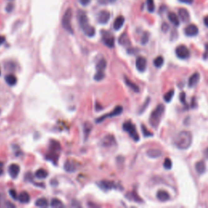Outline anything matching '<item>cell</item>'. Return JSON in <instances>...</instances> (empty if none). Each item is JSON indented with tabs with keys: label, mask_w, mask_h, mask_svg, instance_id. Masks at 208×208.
Returning <instances> with one entry per match:
<instances>
[{
	"label": "cell",
	"mask_w": 208,
	"mask_h": 208,
	"mask_svg": "<svg viewBox=\"0 0 208 208\" xmlns=\"http://www.w3.org/2000/svg\"><path fill=\"white\" fill-rule=\"evenodd\" d=\"M13 8H14V5H13V3H12V2H10L7 5L6 11L7 12H12Z\"/></svg>",
	"instance_id": "cell-41"
},
{
	"label": "cell",
	"mask_w": 208,
	"mask_h": 208,
	"mask_svg": "<svg viewBox=\"0 0 208 208\" xmlns=\"http://www.w3.org/2000/svg\"><path fill=\"white\" fill-rule=\"evenodd\" d=\"M5 80L6 82L7 83V85H11V86H13L17 84V76L13 74H8L5 76Z\"/></svg>",
	"instance_id": "cell-22"
},
{
	"label": "cell",
	"mask_w": 208,
	"mask_h": 208,
	"mask_svg": "<svg viewBox=\"0 0 208 208\" xmlns=\"http://www.w3.org/2000/svg\"><path fill=\"white\" fill-rule=\"evenodd\" d=\"M107 68V61L104 59H102L96 64V69L97 71H104V69Z\"/></svg>",
	"instance_id": "cell-30"
},
{
	"label": "cell",
	"mask_w": 208,
	"mask_h": 208,
	"mask_svg": "<svg viewBox=\"0 0 208 208\" xmlns=\"http://www.w3.org/2000/svg\"><path fill=\"white\" fill-rule=\"evenodd\" d=\"M102 39H103V43L107 46V47L112 48L114 47V45H115V37H113V35L110 33L109 32H106L103 31L102 33Z\"/></svg>",
	"instance_id": "cell-7"
},
{
	"label": "cell",
	"mask_w": 208,
	"mask_h": 208,
	"mask_svg": "<svg viewBox=\"0 0 208 208\" xmlns=\"http://www.w3.org/2000/svg\"><path fill=\"white\" fill-rule=\"evenodd\" d=\"M107 1L108 2H115L116 0H107Z\"/></svg>",
	"instance_id": "cell-52"
},
{
	"label": "cell",
	"mask_w": 208,
	"mask_h": 208,
	"mask_svg": "<svg viewBox=\"0 0 208 208\" xmlns=\"http://www.w3.org/2000/svg\"><path fill=\"white\" fill-rule=\"evenodd\" d=\"M8 1H10V2H12V1H13V0H8Z\"/></svg>",
	"instance_id": "cell-53"
},
{
	"label": "cell",
	"mask_w": 208,
	"mask_h": 208,
	"mask_svg": "<svg viewBox=\"0 0 208 208\" xmlns=\"http://www.w3.org/2000/svg\"><path fill=\"white\" fill-rule=\"evenodd\" d=\"M119 43L122 46H129L130 44H131L130 43V40L129 38H128V36L127 33H124L120 37H119Z\"/></svg>",
	"instance_id": "cell-21"
},
{
	"label": "cell",
	"mask_w": 208,
	"mask_h": 208,
	"mask_svg": "<svg viewBox=\"0 0 208 208\" xmlns=\"http://www.w3.org/2000/svg\"><path fill=\"white\" fill-rule=\"evenodd\" d=\"M110 17H111V14H110L109 12L107 10H103L98 14L97 20L99 23L105 25V24H107L109 21Z\"/></svg>",
	"instance_id": "cell-9"
},
{
	"label": "cell",
	"mask_w": 208,
	"mask_h": 208,
	"mask_svg": "<svg viewBox=\"0 0 208 208\" xmlns=\"http://www.w3.org/2000/svg\"><path fill=\"white\" fill-rule=\"evenodd\" d=\"M18 200L21 203H28L30 201V196L28 194V192L23 191L18 196Z\"/></svg>",
	"instance_id": "cell-19"
},
{
	"label": "cell",
	"mask_w": 208,
	"mask_h": 208,
	"mask_svg": "<svg viewBox=\"0 0 208 208\" xmlns=\"http://www.w3.org/2000/svg\"><path fill=\"white\" fill-rule=\"evenodd\" d=\"M204 156H205L206 159H208V148H206L205 151H204Z\"/></svg>",
	"instance_id": "cell-50"
},
{
	"label": "cell",
	"mask_w": 208,
	"mask_h": 208,
	"mask_svg": "<svg viewBox=\"0 0 208 208\" xmlns=\"http://www.w3.org/2000/svg\"><path fill=\"white\" fill-rule=\"evenodd\" d=\"M9 194H10L11 197H12L13 199H15V200L18 199V195H17V191H16L15 190H11L10 191H9Z\"/></svg>",
	"instance_id": "cell-40"
},
{
	"label": "cell",
	"mask_w": 208,
	"mask_h": 208,
	"mask_svg": "<svg viewBox=\"0 0 208 208\" xmlns=\"http://www.w3.org/2000/svg\"><path fill=\"white\" fill-rule=\"evenodd\" d=\"M157 198L161 202H166L170 198V195L167 191L165 190H159L157 193Z\"/></svg>",
	"instance_id": "cell-16"
},
{
	"label": "cell",
	"mask_w": 208,
	"mask_h": 208,
	"mask_svg": "<svg viewBox=\"0 0 208 208\" xmlns=\"http://www.w3.org/2000/svg\"><path fill=\"white\" fill-rule=\"evenodd\" d=\"M48 176L47 171H46L45 169L40 168L38 169L35 173V177L38 179H45Z\"/></svg>",
	"instance_id": "cell-27"
},
{
	"label": "cell",
	"mask_w": 208,
	"mask_h": 208,
	"mask_svg": "<svg viewBox=\"0 0 208 208\" xmlns=\"http://www.w3.org/2000/svg\"><path fill=\"white\" fill-rule=\"evenodd\" d=\"M93 128V126L90 123H89V122H86V123H85L84 126H83V129H84V135H85V140H86L87 138H89V135L90 133L91 130Z\"/></svg>",
	"instance_id": "cell-23"
},
{
	"label": "cell",
	"mask_w": 208,
	"mask_h": 208,
	"mask_svg": "<svg viewBox=\"0 0 208 208\" xmlns=\"http://www.w3.org/2000/svg\"><path fill=\"white\" fill-rule=\"evenodd\" d=\"M21 171V168H20V166L18 164H16V163H12L8 167V172L10 176L12 178H17L18 177L19 173Z\"/></svg>",
	"instance_id": "cell-12"
},
{
	"label": "cell",
	"mask_w": 208,
	"mask_h": 208,
	"mask_svg": "<svg viewBox=\"0 0 208 208\" xmlns=\"http://www.w3.org/2000/svg\"><path fill=\"white\" fill-rule=\"evenodd\" d=\"M123 128H124V131H126V132L129 133L130 137H131L134 141L137 142V141L139 140V136H138V133H137L136 127L134 126V124H132V122H124V124H123Z\"/></svg>",
	"instance_id": "cell-5"
},
{
	"label": "cell",
	"mask_w": 208,
	"mask_h": 208,
	"mask_svg": "<svg viewBox=\"0 0 208 208\" xmlns=\"http://www.w3.org/2000/svg\"><path fill=\"white\" fill-rule=\"evenodd\" d=\"M146 155L147 156L150 157V158H152V159H156V158H159L162 155V152L161 151L158 150V149H151V150H148L147 152H146Z\"/></svg>",
	"instance_id": "cell-18"
},
{
	"label": "cell",
	"mask_w": 208,
	"mask_h": 208,
	"mask_svg": "<svg viewBox=\"0 0 208 208\" xmlns=\"http://www.w3.org/2000/svg\"><path fill=\"white\" fill-rule=\"evenodd\" d=\"M200 80V74L198 72H195L194 74L192 75L191 76L189 79V81H188V85L190 87H194L196 85L198 84V81Z\"/></svg>",
	"instance_id": "cell-13"
},
{
	"label": "cell",
	"mask_w": 208,
	"mask_h": 208,
	"mask_svg": "<svg viewBox=\"0 0 208 208\" xmlns=\"http://www.w3.org/2000/svg\"><path fill=\"white\" fill-rule=\"evenodd\" d=\"M99 186L103 189V190H111L112 188L115 187V184L112 181H102L99 182Z\"/></svg>",
	"instance_id": "cell-20"
},
{
	"label": "cell",
	"mask_w": 208,
	"mask_h": 208,
	"mask_svg": "<svg viewBox=\"0 0 208 208\" xmlns=\"http://www.w3.org/2000/svg\"><path fill=\"white\" fill-rule=\"evenodd\" d=\"M180 100H181V102L183 104H185L186 105V93H184V92H182L181 94H180Z\"/></svg>",
	"instance_id": "cell-42"
},
{
	"label": "cell",
	"mask_w": 208,
	"mask_h": 208,
	"mask_svg": "<svg viewBox=\"0 0 208 208\" xmlns=\"http://www.w3.org/2000/svg\"><path fill=\"white\" fill-rule=\"evenodd\" d=\"M127 197H128L129 199L131 200H133L134 202H142V198L139 197V196L138 195V194H137L136 192H131L130 194H128V195H127Z\"/></svg>",
	"instance_id": "cell-31"
},
{
	"label": "cell",
	"mask_w": 208,
	"mask_h": 208,
	"mask_svg": "<svg viewBox=\"0 0 208 208\" xmlns=\"http://www.w3.org/2000/svg\"><path fill=\"white\" fill-rule=\"evenodd\" d=\"M122 111H123V107H122L121 106H117L113 111H111V113L107 114V115H103V116H101V117H99V119L96 120V122H97V123H100V122L105 120L106 118H111L114 117V116H116V115H120V114L122 113Z\"/></svg>",
	"instance_id": "cell-8"
},
{
	"label": "cell",
	"mask_w": 208,
	"mask_h": 208,
	"mask_svg": "<svg viewBox=\"0 0 208 208\" xmlns=\"http://www.w3.org/2000/svg\"><path fill=\"white\" fill-rule=\"evenodd\" d=\"M193 142V135L189 131H181L176 137L174 143L177 148L186 150L191 146Z\"/></svg>",
	"instance_id": "cell-1"
},
{
	"label": "cell",
	"mask_w": 208,
	"mask_h": 208,
	"mask_svg": "<svg viewBox=\"0 0 208 208\" xmlns=\"http://www.w3.org/2000/svg\"><path fill=\"white\" fill-rule=\"evenodd\" d=\"M4 41H5V37H4V36L0 35V46L2 45V44L4 43Z\"/></svg>",
	"instance_id": "cell-47"
},
{
	"label": "cell",
	"mask_w": 208,
	"mask_h": 208,
	"mask_svg": "<svg viewBox=\"0 0 208 208\" xmlns=\"http://www.w3.org/2000/svg\"><path fill=\"white\" fill-rule=\"evenodd\" d=\"M77 17H78L79 25L80 26V29H82L84 33L88 37H93L95 34V29L94 27L91 26L89 24L88 18H87L86 13L83 12V11H78L77 13Z\"/></svg>",
	"instance_id": "cell-2"
},
{
	"label": "cell",
	"mask_w": 208,
	"mask_h": 208,
	"mask_svg": "<svg viewBox=\"0 0 208 208\" xmlns=\"http://www.w3.org/2000/svg\"><path fill=\"white\" fill-rule=\"evenodd\" d=\"M180 2L186 3V4H191L192 2H194V0H179Z\"/></svg>",
	"instance_id": "cell-46"
},
{
	"label": "cell",
	"mask_w": 208,
	"mask_h": 208,
	"mask_svg": "<svg viewBox=\"0 0 208 208\" xmlns=\"http://www.w3.org/2000/svg\"><path fill=\"white\" fill-rule=\"evenodd\" d=\"M172 163L171 159H168V158H167V159H165L164 163H163V167H164V168H166V169H171L172 168Z\"/></svg>",
	"instance_id": "cell-38"
},
{
	"label": "cell",
	"mask_w": 208,
	"mask_h": 208,
	"mask_svg": "<svg viewBox=\"0 0 208 208\" xmlns=\"http://www.w3.org/2000/svg\"><path fill=\"white\" fill-rule=\"evenodd\" d=\"M2 163H0V176L2 175V172H3V171H2V167H2Z\"/></svg>",
	"instance_id": "cell-51"
},
{
	"label": "cell",
	"mask_w": 208,
	"mask_h": 208,
	"mask_svg": "<svg viewBox=\"0 0 208 208\" xmlns=\"http://www.w3.org/2000/svg\"><path fill=\"white\" fill-rule=\"evenodd\" d=\"M176 55L180 59H187L190 57V50L188 49L187 46L185 45H180L178 46L176 49Z\"/></svg>",
	"instance_id": "cell-6"
},
{
	"label": "cell",
	"mask_w": 208,
	"mask_h": 208,
	"mask_svg": "<svg viewBox=\"0 0 208 208\" xmlns=\"http://www.w3.org/2000/svg\"><path fill=\"white\" fill-rule=\"evenodd\" d=\"M146 4H147V9L150 12H153L155 11V2L154 0H146Z\"/></svg>",
	"instance_id": "cell-36"
},
{
	"label": "cell",
	"mask_w": 208,
	"mask_h": 208,
	"mask_svg": "<svg viewBox=\"0 0 208 208\" xmlns=\"http://www.w3.org/2000/svg\"><path fill=\"white\" fill-rule=\"evenodd\" d=\"M124 81H125L126 85H127L131 89H133L134 92H136V93H138V92H139V87H138L135 83L132 82L128 77H126V76L124 77Z\"/></svg>",
	"instance_id": "cell-24"
},
{
	"label": "cell",
	"mask_w": 208,
	"mask_h": 208,
	"mask_svg": "<svg viewBox=\"0 0 208 208\" xmlns=\"http://www.w3.org/2000/svg\"><path fill=\"white\" fill-rule=\"evenodd\" d=\"M178 13H179L180 18L181 19V21H183V22H189L190 19V13H189V12H188L186 8H180Z\"/></svg>",
	"instance_id": "cell-14"
},
{
	"label": "cell",
	"mask_w": 208,
	"mask_h": 208,
	"mask_svg": "<svg viewBox=\"0 0 208 208\" xmlns=\"http://www.w3.org/2000/svg\"><path fill=\"white\" fill-rule=\"evenodd\" d=\"M162 29H163V31H167V29H168V25H167L166 23H164L163 25V26H162Z\"/></svg>",
	"instance_id": "cell-48"
},
{
	"label": "cell",
	"mask_w": 208,
	"mask_h": 208,
	"mask_svg": "<svg viewBox=\"0 0 208 208\" xmlns=\"http://www.w3.org/2000/svg\"><path fill=\"white\" fill-rule=\"evenodd\" d=\"M76 163L72 160H67L64 163V169L68 172H73L76 171Z\"/></svg>",
	"instance_id": "cell-17"
},
{
	"label": "cell",
	"mask_w": 208,
	"mask_h": 208,
	"mask_svg": "<svg viewBox=\"0 0 208 208\" xmlns=\"http://www.w3.org/2000/svg\"><path fill=\"white\" fill-rule=\"evenodd\" d=\"M148 41H149V33H147V32H146V33L143 34V36H142L141 42H142V45H145V44H146L148 42Z\"/></svg>",
	"instance_id": "cell-39"
},
{
	"label": "cell",
	"mask_w": 208,
	"mask_h": 208,
	"mask_svg": "<svg viewBox=\"0 0 208 208\" xmlns=\"http://www.w3.org/2000/svg\"><path fill=\"white\" fill-rule=\"evenodd\" d=\"M142 133H143V135H144L145 137H152L154 134H153V133L150 132L147 128H146V127L145 125H143L142 124Z\"/></svg>",
	"instance_id": "cell-37"
},
{
	"label": "cell",
	"mask_w": 208,
	"mask_h": 208,
	"mask_svg": "<svg viewBox=\"0 0 208 208\" xmlns=\"http://www.w3.org/2000/svg\"><path fill=\"white\" fill-rule=\"evenodd\" d=\"M149 101H150V99H147V100H146V103H144V107H142V108H141V109H140V111H139V113H142V112H143V111H144V110L146 109V107H147V106H148V103H149Z\"/></svg>",
	"instance_id": "cell-44"
},
{
	"label": "cell",
	"mask_w": 208,
	"mask_h": 208,
	"mask_svg": "<svg viewBox=\"0 0 208 208\" xmlns=\"http://www.w3.org/2000/svg\"><path fill=\"white\" fill-rule=\"evenodd\" d=\"M35 205L38 207H46L48 206V201L45 198H38L35 202Z\"/></svg>",
	"instance_id": "cell-29"
},
{
	"label": "cell",
	"mask_w": 208,
	"mask_h": 208,
	"mask_svg": "<svg viewBox=\"0 0 208 208\" xmlns=\"http://www.w3.org/2000/svg\"><path fill=\"white\" fill-rule=\"evenodd\" d=\"M195 167L197 172H198L199 174H202V173H204L205 171H206V164H205L203 161H198V163H196Z\"/></svg>",
	"instance_id": "cell-26"
},
{
	"label": "cell",
	"mask_w": 208,
	"mask_h": 208,
	"mask_svg": "<svg viewBox=\"0 0 208 208\" xmlns=\"http://www.w3.org/2000/svg\"><path fill=\"white\" fill-rule=\"evenodd\" d=\"M79 2L82 6H87L90 3L91 0H79Z\"/></svg>",
	"instance_id": "cell-43"
},
{
	"label": "cell",
	"mask_w": 208,
	"mask_h": 208,
	"mask_svg": "<svg viewBox=\"0 0 208 208\" xmlns=\"http://www.w3.org/2000/svg\"><path fill=\"white\" fill-rule=\"evenodd\" d=\"M163 111H164V106L162 105V104L158 105V107L152 111L151 117H150V123L154 128H157L159 125L162 115L163 114Z\"/></svg>",
	"instance_id": "cell-3"
},
{
	"label": "cell",
	"mask_w": 208,
	"mask_h": 208,
	"mask_svg": "<svg viewBox=\"0 0 208 208\" xmlns=\"http://www.w3.org/2000/svg\"><path fill=\"white\" fill-rule=\"evenodd\" d=\"M173 95H174V90H173V89H171V90H169L167 93L165 94L164 96H163V99H164L165 102L169 103V102L172 99Z\"/></svg>",
	"instance_id": "cell-34"
},
{
	"label": "cell",
	"mask_w": 208,
	"mask_h": 208,
	"mask_svg": "<svg viewBox=\"0 0 208 208\" xmlns=\"http://www.w3.org/2000/svg\"><path fill=\"white\" fill-rule=\"evenodd\" d=\"M0 75H1V71H0Z\"/></svg>",
	"instance_id": "cell-54"
},
{
	"label": "cell",
	"mask_w": 208,
	"mask_h": 208,
	"mask_svg": "<svg viewBox=\"0 0 208 208\" xmlns=\"http://www.w3.org/2000/svg\"><path fill=\"white\" fill-rule=\"evenodd\" d=\"M185 33L186 35L189 36V37H194L196 36L198 33V28L197 25H189L188 26L186 27L185 29Z\"/></svg>",
	"instance_id": "cell-11"
},
{
	"label": "cell",
	"mask_w": 208,
	"mask_h": 208,
	"mask_svg": "<svg viewBox=\"0 0 208 208\" xmlns=\"http://www.w3.org/2000/svg\"><path fill=\"white\" fill-rule=\"evenodd\" d=\"M204 24L208 28V16H206V17H204Z\"/></svg>",
	"instance_id": "cell-49"
},
{
	"label": "cell",
	"mask_w": 208,
	"mask_h": 208,
	"mask_svg": "<svg viewBox=\"0 0 208 208\" xmlns=\"http://www.w3.org/2000/svg\"><path fill=\"white\" fill-rule=\"evenodd\" d=\"M5 206H6V207H7V208H9V207L15 208V207H16V206H15L14 204L12 203V202H7L6 204H5Z\"/></svg>",
	"instance_id": "cell-45"
},
{
	"label": "cell",
	"mask_w": 208,
	"mask_h": 208,
	"mask_svg": "<svg viewBox=\"0 0 208 208\" xmlns=\"http://www.w3.org/2000/svg\"><path fill=\"white\" fill-rule=\"evenodd\" d=\"M146 65H147V61H146V58L142 57V56L138 57L136 60V68L139 72H145L146 69Z\"/></svg>",
	"instance_id": "cell-10"
},
{
	"label": "cell",
	"mask_w": 208,
	"mask_h": 208,
	"mask_svg": "<svg viewBox=\"0 0 208 208\" xmlns=\"http://www.w3.org/2000/svg\"><path fill=\"white\" fill-rule=\"evenodd\" d=\"M124 17H122V16H119L118 17H116V19L114 21L113 27L115 30H119L122 28V26L124 25Z\"/></svg>",
	"instance_id": "cell-15"
},
{
	"label": "cell",
	"mask_w": 208,
	"mask_h": 208,
	"mask_svg": "<svg viewBox=\"0 0 208 208\" xmlns=\"http://www.w3.org/2000/svg\"><path fill=\"white\" fill-rule=\"evenodd\" d=\"M115 143V138L113 136H106L103 140V145L105 146H110Z\"/></svg>",
	"instance_id": "cell-28"
},
{
	"label": "cell",
	"mask_w": 208,
	"mask_h": 208,
	"mask_svg": "<svg viewBox=\"0 0 208 208\" xmlns=\"http://www.w3.org/2000/svg\"><path fill=\"white\" fill-rule=\"evenodd\" d=\"M168 20L172 23L173 25H176V26H178L180 25V21L179 18L177 17V15L175 14L174 12H169L168 13Z\"/></svg>",
	"instance_id": "cell-25"
},
{
	"label": "cell",
	"mask_w": 208,
	"mask_h": 208,
	"mask_svg": "<svg viewBox=\"0 0 208 208\" xmlns=\"http://www.w3.org/2000/svg\"><path fill=\"white\" fill-rule=\"evenodd\" d=\"M72 11L71 7H68L66 10L65 13L64 14V17L62 19V26L67 32L72 33L73 30L72 28Z\"/></svg>",
	"instance_id": "cell-4"
},
{
	"label": "cell",
	"mask_w": 208,
	"mask_h": 208,
	"mask_svg": "<svg viewBox=\"0 0 208 208\" xmlns=\"http://www.w3.org/2000/svg\"><path fill=\"white\" fill-rule=\"evenodd\" d=\"M104 76H105V74H104L103 71H97L96 74L94 76V79L97 81H100L104 78Z\"/></svg>",
	"instance_id": "cell-35"
},
{
	"label": "cell",
	"mask_w": 208,
	"mask_h": 208,
	"mask_svg": "<svg viewBox=\"0 0 208 208\" xmlns=\"http://www.w3.org/2000/svg\"><path fill=\"white\" fill-rule=\"evenodd\" d=\"M163 62H164V60H163V57L162 56H158L154 60V65H155L156 68H161L163 66Z\"/></svg>",
	"instance_id": "cell-32"
},
{
	"label": "cell",
	"mask_w": 208,
	"mask_h": 208,
	"mask_svg": "<svg viewBox=\"0 0 208 208\" xmlns=\"http://www.w3.org/2000/svg\"><path fill=\"white\" fill-rule=\"evenodd\" d=\"M51 206L52 207H62L64 206V204L63 202L60 201V199H58V198H53L51 200Z\"/></svg>",
	"instance_id": "cell-33"
}]
</instances>
